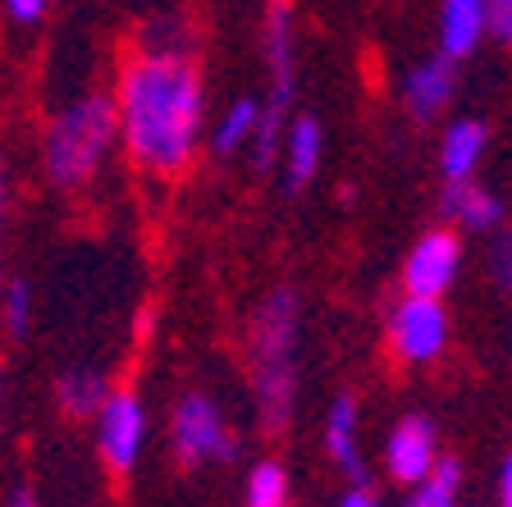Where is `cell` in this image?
I'll list each match as a JSON object with an SVG mask.
<instances>
[{"label":"cell","instance_id":"cell-16","mask_svg":"<svg viewBox=\"0 0 512 507\" xmlns=\"http://www.w3.org/2000/svg\"><path fill=\"white\" fill-rule=\"evenodd\" d=\"M110 393L115 389L106 384V375H96V370H87V366H74L55 380V407H60L64 416H74V421H96Z\"/></svg>","mask_w":512,"mask_h":507},{"label":"cell","instance_id":"cell-7","mask_svg":"<svg viewBox=\"0 0 512 507\" xmlns=\"http://www.w3.org/2000/svg\"><path fill=\"white\" fill-rule=\"evenodd\" d=\"M462 270V238L458 229L435 224L412 243L403 256V293L412 297H444Z\"/></svg>","mask_w":512,"mask_h":507},{"label":"cell","instance_id":"cell-28","mask_svg":"<svg viewBox=\"0 0 512 507\" xmlns=\"http://www.w3.org/2000/svg\"><path fill=\"white\" fill-rule=\"evenodd\" d=\"M151 320H156V311H151V307H147V311H142V316H138V334H142V338H147V334H151Z\"/></svg>","mask_w":512,"mask_h":507},{"label":"cell","instance_id":"cell-3","mask_svg":"<svg viewBox=\"0 0 512 507\" xmlns=\"http://www.w3.org/2000/svg\"><path fill=\"white\" fill-rule=\"evenodd\" d=\"M124 147L119 133V106L106 92H87L55 110L42 138V169L46 179L64 192H78L106 169L110 151Z\"/></svg>","mask_w":512,"mask_h":507},{"label":"cell","instance_id":"cell-22","mask_svg":"<svg viewBox=\"0 0 512 507\" xmlns=\"http://www.w3.org/2000/svg\"><path fill=\"white\" fill-rule=\"evenodd\" d=\"M490 279L503 293H512V224H503L490 238Z\"/></svg>","mask_w":512,"mask_h":507},{"label":"cell","instance_id":"cell-25","mask_svg":"<svg viewBox=\"0 0 512 507\" xmlns=\"http://www.w3.org/2000/svg\"><path fill=\"white\" fill-rule=\"evenodd\" d=\"M339 507H380V494L371 485H352L348 494L339 498Z\"/></svg>","mask_w":512,"mask_h":507},{"label":"cell","instance_id":"cell-17","mask_svg":"<svg viewBox=\"0 0 512 507\" xmlns=\"http://www.w3.org/2000/svg\"><path fill=\"white\" fill-rule=\"evenodd\" d=\"M256 128H261V106H256L252 96H238V101H229V110L215 119V128H211V151H215L220 160L238 156V151H252Z\"/></svg>","mask_w":512,"mask_h":507},{"label":"cell","instance_id":"cell-9","mask_svg":"<svg viewBox=\"0 0 512 507\" xmlns=\"http://www.w3.org/2000/svg\"><path fill=\"white\" fill-rule=\"evenodd\" d=\"M266 64H270V96L266 106L293 110L298 92V32H293V0H270L266 5Z\"/></svg>","mask_w":512,"mask_h":507},{"label":"cell","instance_id":"cell-12","mask_svg":"<svg viewBox=\"0 0 512 507\" xmlns=\"http://www.w3.org/2000/svg\"><path fill=\"white\" fill-rule=\"evenodd\" d=\"M453 64L448 55H435V60H421L412 74L403 78V106L416 124H430L448 110L453 92H458V74H453Z\"/></svg>","mask_w":512,"mask_h":507},{"label":"cell","instance_id":"cell-19","mask_svg":"<svg viewBox=\"0 0 512 507\" xmlns=\"http://www.w3.org/2000/svg\"><path fill=\"white\" fill-rule=\"evenodd\" d=\"M458 489H462V466H458V457H444L435 466V476L421 480L407 494L403 507H458Z\"/></svg>","mask_w":512,"mask_h":507},{"label":"cell","instance_id":"cell-15","mask_svg":"<svg viewBox=\"0 0 512 507\" xmlns=\"http://www.w3.org/2000/svg\"><path fill=\"white\" fill-rule=\"evenodd\" d=\"M320 160H325V128L316 115H298L288 124V142H284V179L288 192H302L311 179L320 174Z\"/></svg>","mask_w":512,"mask_h":507},{"label":"cell","instance_id":"cell-5","mask_svg":"<svg viewBox=\"0 0 512 507\" xmlns=\"http://www.w3.org/2000/svg\"><path fill=\"white\" fill-rule=\"evenodd\" d=\"M384 338L389 352L407 366H430L448 348V311L444 297H412L403 293L384 316Z\"/></svg>","mask_w":512,"mask_h":507},{"label":"cell","instance_id":"cell-2","mask_svg":"<svg viewBox=\"0 0 512 507\" xmlns=\"http://www.w3.org/2000/svg\"><path fill=\"white\" fill-rule=\"evenodd\" d=\"M298 357H302V297L275 288L247 316V361L252 402L266 434H284L298 412Z\"/></svg>","mask_w":512,"mask_h":507},{"label":"cell","instance_id":"cell-23","mask_svg":"<svg viewBox=\"0 0 512 507\" xmlns=\"http://www.w3.org/2000/svg\"><path fill=\"white\" fill-rule=\"evenodd\" d=\"M46 10H51V0H5V14H10L14 23H23V28L42 23Z\"/></svg>","mask_w":512,"mask_h":507},{"label":"cell","instance_id":"cell-20","mask_svg":"<svg viewBox=\"0 0 512 507\" xmlns=\"http://www.w3.org/2000/svg\"><path fill=\"white\" fill-rule=\"evenodd\" d=\"M138 46H147V51H170V55H192V28L179 14H160V19L142 23Z\"/></svg>","mask_w":512,"mask_h":507},{"label":"cell","instance_id":"cell-14","mask_svg":"<svg viewBox=\"0 0 512 507\" xmlns=\"http://www.w3.org/2000/svg\"><path fill=\"white\" fill-rule=\"evenodd\" d=\"M485 147H490V128L480 124V119H458V124H448L444 138H439V174H444V183L476 179L480 160H485Z\"/></svg>","mask_w":512,"mask_h":507},{"label":"cell","instance_id":"cell-4","mask_svg":"<svg viewBox=\"0 0 512 507\" xmlns=\"http://www.w3.org/2000/svg\"><path fill=\"white\" fill-rule=\"evenodd\" d=\"M170 448L183 466L238 462V434L229 430L220 402L211 393H183L170 416Z\"/></svg>","mask_w":512,"mask_h":507},{"label":"cell","instance_id":"cell-1","mask_svg":"<svg viewBox=\"0 0 512 507\" xmlns=\"http://www.w3.org/2000/svg\"><path fill=\"white\" fill-rule=\"evenodd\" d=\"M115 106L128 160L151 179H179L206 128V83L197 60L138 46L119 69Z\"/></svg>","mask_w":512,"mask_h":507},{"label":"cell","instance_id":"cell-11","mask_svg":"<svg viewBox=\"0 0 512 507\" xmlns=\"http://www.w3.org/2000/svg\"><path fill=\"white\" fill-rule=\"evenodd\" d=\"M439 220H448V229L499 233L503 229V197L476 179L444 183V192H439Z\"/></svg>","mask_w":512,"mask_h":507},{"label":"cell","instance_id":"cell-6","mask_svg":"<svg viewBox=\"0 0 512 507\" xmlns=\"http://www.w3.org/2000/svg\"><path fill=\"white\" fill-rule=\"evenodd\" d=\"M96 457L106 462L110 476H128L147 448V402L133 389H115L96 416Z\"/></svg>","mask_w":512,"mask_h":507},{"label":"cell","instance_id":"cell-10","mask_svg":"<svg viewBox=\"0 0 512 507\" xmlns=\"http://www.w3.org/2000/svg\"><path fill=\"white\" fill-rule=\"evenodd\" d=\"M325 453L339 466L352 485H366V457H362V412H357V398L352 393H339L325 412Z\"/></svg>","mask_w":512,"mask_h":507},{"label":"cell","instance_id":"cell-18","mask_svg":"<svg viewBox=\"0 0 512 507\" xmlns=\"http://www.w3.org/2000/svg\"><path fill=\"white\" fill-rule=\"evenodd\" d=\"M293 503V480H288L284 462L266 457L247 471V485H243V507H288Z\"/></svg>","mask_w":512,"mask_h":507},{"label":"cell","instance_id":"cell-13","mask_svg":"<svg viewBox=\"0 0 512 507\" xmlns=\"http://www.w3.org/2000/svg\"><path fill=\"white\" fill-rule=\"evenodd\" d=\"M490 37V0H444L439 5V55L467 60Z\"/></svg>","mask_w":512,"mask_h":507},{"label":"cell","instance_id":"cell-24","mask_svg":"<svg viewBox=\"0 0 512 507\" xmlns=\"http://www.w3.org/2000/svg\"><path fill=\"white\" fill-rule=\"evenodd\" d=\"M490 37L512 46V0H490Z\"/></svg>","mask_w":512,"mask_h":507},{"label":"cell","instance_id":"cell-21","mask_svg":"<svg viewBox=\"0 0 512 507\" xmlns=\"http://www.w3.org/2000/svg\"><path fill=\"white\" fill-rule=\"evenodd\" d=\"M28 320H32V288L28 279H10L5 284V329L10 334H28Z\"/></svg>","mask_w":512,"mask_h":507},{"label":"cell","instance_id":"cell-8","mask_svg":"<svg viewBox=\"0 0 512 507\" xmlns=\"http://www.w3.org/2000/svg\"><path fill=\"white\" fill-rule=\"evenodd\" d=\"M444 462L439 453V430L430 416H403L384 439V471L394 476V485H421L435 476V466Z\"/></svg>","mask_w":512,"mask_h":507},{"label":"cell","instance_id":"cell-26","mask_svg":"<svg viewBox=\"0 0 512 507\" xmlns=\"http://www.w3.org/2000/svg\"><path fill=\"white\" fill-rule=\"evenodd\" d=\"M499 507H512V453L499 466Z\"/></svg>","mask_w":512,"mask_h":507},{"label":"cell","instance_id":"cell-27","mask_svg":"<svg viewBox=\"0 0 512 507\" xmlns=\"http://www.w3.org/2000/svg\"><path fill=\"white\" fill-rule=\"evenodd\" d=\"M5 507H37V494H32L28 485H19V489L10 494V503H5Z\"/></svg>","mask_w":512,"mask_h":507}]
</instances>
